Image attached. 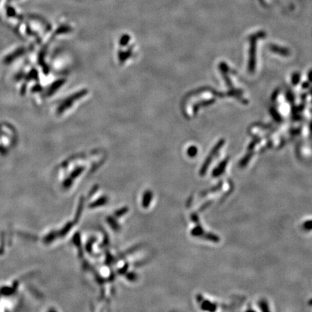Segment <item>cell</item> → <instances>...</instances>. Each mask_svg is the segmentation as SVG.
<instances>
[{"label": "cell", "mask_w": 312, "mask_h": 312, "mask_svg": "<svg viewBox=\"0 0 312 312\" xmlns=\"http://www.w3.org/2000/svg\"><path fill=\"white\" fill-rule=\"evenodd\" d=\"M302 227L305 231H312V221H308L304 222V223H303Z\"/></svg>", "instance_id": "cell-6"}, {"label": "cell", "mask_w": 312, "mask_h": 312, "mask_svg": "<svg viewBox=\"0 0 312 312\" xmlns=\"http://www.w3.org/2000/svg\"><path fill=\"white\" fill-rule=\"evenodd\" d=\"M309 304L310 305V306H312V299L309 301Z\"/></svg>", "instance_id": "cell-8"}, {"label": "cell", "mask_w": 312, "mask_h": 312, "mask_svg": "<svg viewBox=\"0 0 312 312\" xmlns=\"http://www.w3.org/2000/svg\"><path fill=\"white\" fill-rule=\"evenodd\" d=\"M222 181H221V182L217 183L216 185L214 186V187L211 188V189H208V190H207V191H206V192H204V193H203V195L208 194H211V193H215V192H218L220 189H222Z\"/></svg>", "instance_id": "cell-4"}, {"label": "cell", "mask_w": 312, "mask_h": 312, "mask_svg": "<svg viewBox=\"0 0 312 312\" xmlns=\"http://www.w3.org/2000/svg\"><path fill=\"white\" fill-rule=\"evenodd\" d=\"M202 308L204 310L214 311L216 310L217 306L215 304H213L210 301H208V300H205V301H204L203 304H202Z\"/></svg>", "instance_id": "cell-3"}, {"label": "cell", "mask_w": 312, "mask_h": 312, "mask_svg": "<svg viewBox=\"0 0 312 312\" xmlns=\"http://www.w3.org/2000/svg\"><path fill=\"white\" fill-rule=\"evenodd\" d=\"M227 163H228V160H225L221 162V163L219 166H217L216 168L213 170L212 173V176L213 177H218V176L222 175L225 171V170H226Z\"/></svg>", "instance_id": "cell-2"}, {"label": "cell", "mask_w": 312, "mask_h": 312, "mask_svg": "<svg viewBox=\"0 0 312 312\" xmlns=\"http://www.w3.org/2000/svg\"><path fill=\"white\" fill-rule=\"evenodd\" d=\"M25 53V49L23 48H20V49H18L16 50V51H14L12 54H9L4 59V63L7 64H10V62H12L15 59H17V57H19Z\"/></svg>", "instance_id": "cell-1"}, {"label": "cell", "mask_w": 312, "mask_h": 312, "mask_svg": "<svg viewBox=\"0 0 312 312\" xmlns=\"http://www.w3.org/2000/svg\"><path fill=\"white\" fill-rule=\"evenodd\" d=\"M211 203H212V201H209V202H207V203L205 204L203 206H202V210H205V208H207V207H209L211 205Z\"/></svg>", "instance_id": "cell-7"}, {"label": "cell", "mask_w": 312, "mask_h": 312, "mask_svg": "<svg viewBox=\"0 0 312 312\" xmlns=\"http://www.w3.org/2000/svg\"><path fill=\"white\" fill-rule=\"evenodd\" d=\"M258 305L260 309L262 311H269V305H268V303L266 300L265 299H261L260 300H259Z\"/></svg>", "instance_id": "cell-5"}]
</instances>
